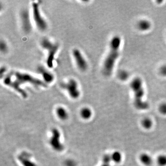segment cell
<instances>
[{"label":"cell","mask_w":166,"mask_h":166,"mask_svg":"<svg viewBox=\"0 0 166 166\" xmlns=\"http://www.w3.org/2000/svg\"><path fill=\"white\" fill-rule=\"evenodd\" d=\"M5 85L11 87L16 91L23 98L27 97L26 92L21 87L22 85L29 83L33 85L40 87H46L47 84L42 80L36 78L29 74L19 72H11L7 74L3 79Z\"/></svg>","instance_id":"6da1fadb"},{"label":"cell","mask_w":166,"mask_h":166,"mask_svg":"<svg viewBox=\"0 0 166 166\" xmlns=\"http://www.w3.org/2000/svg\"><path fill=\"white\" fill-rule=\"evenodd\" d=\"M121 43V38L117 36H114L111 40L109 51L104 61L102 68L103 74L106 76H110L113 73L115 63L119 57Z\"/></svg>","instance_id":"7a4b0ae2"},{"label":"cell","mask_w":166,"mask_h":166,"mask_svg":"<svg viewBox=\"0 0 166 166\" xmlns=\"http://www.w3.org/2000/svg\"><path fill=\"white\" fill-rule=\"evenodd\" d=\"M130 87L133 92L134 105L135 108L140 110L148 109L149 108V103L143 100L144 91L141 79L139 78H134L131 82Z\"/></svg>","instance_id":"3957f363"},{"label":"cell","mask_w":166,"mask_h":166,"mask_svg":"<svg viewBox=\"0 0 166 166\" xmlns=\"http://www.w3.org/2000/svg\"><path fill=\"white\" fill-rule=\"evenodd\" d=\"M41 45L43 49L48 51L47 65L49 68H52L53 66L54 56L59 49L58 44L52 42L47 38H43L41 41Z\"/></svg>","instance_id":"277c9868"},{"label":"cell","mask_w":166,"mask_h":166,"mask_svg":"<svg viewBox=\"0 0 166 166\" xmlns=\"http://www.w3.org/2000/svg\"><path fill=\"white\" fill-rule=\"evenodd\" d=\"M61 87L66 90L72 99H76L80 96V93L78 88L77 82L74 79H70L65 83L60 84Z\"/></svg>","instance_id":"5b68a950"},{"label":"cell","mask_w":166,"mask_h":166,"mask_svg":"<svg viewBox=\"0 0 166 166\" xmlns=\"http://www.w3.org/2000/svg\"><path fill=\"white\" fill-rule=\"evenodd\" d=\"M33 17L35 23L39 30L44 31L47 28V24L45 19L41 16L39 10V4L37 2H33L32 4Z\"/></svg>","instance_id":"8992f818"},{"label":"cell","mask_w":166,"mask_h":166,"mask_svg":"<svg viewBox=\"0 0 166 166\" xmlns=\"http://www.w3.org/2000/svg\"><path fill=\"white\" fill-rule=\"evenodd\" d=\"M60 132L57 128H53L51 130V136L50 140L51 147L55 151L62 152L64 150V146L61 141Z\"/></svg>","instance_id":"52a82bcc"},{"label":"cell","mask_w":166,"mask_h":166,"mask_svg":"<svg viewBox=\"0 0 166 166\" xmlns=\"http://www.w3.org/2000/svg\"><path fill=\"white\" fill-rule=\"evenodd\" d=\"M20 21L23 31L26 33H29L32 29V23L30 19L28 11L25 9L20 12Z\"/></svg>","instance_id":"ba28073f"},{"label":"cell","mask_w":166,"mask_h":166,"mask_svg":"<svg viewBox=\"0 0 166 166\" xmlns=\"http://www.w3.org/2000/svg\"><path fill=\"white\" fill-rule=\"evenodd\" d=\"M73 55L79 70L85 71L88 68V64L80 51L78 49L73 50Z\"/></svg>","instance_id":"9c48e42d"},{"label":"cell","mask_w":166,"mask_h":166,"mask_svg":"<svg viewBox=\"0 0 166 166\" xmlns=\"http://www.w3.org/2000/svg\"><path fill=\"white\" fill-rule=\"evenodd\" d=\"M32 156L27 152L21 153L18 156L19 161L23 166H37L34 161L31 160Z\"/></svg>","instance_id":"30bf717a"},{"label":"cell","mask_w":166,"mask_h":166,"mask_svg":"<svg viewBox=\"0 0 166 166\" xmlns=\"http://www.w3.org/2000/svg\"><path fill=\"white\" fill-rule=\"evenodd\" d=\"M37 72L42 75L45 83H50L53 81L54 79L53 75L42 66L38 67Z\"/></svg>","instance_id":"8fae6325"},{"label":"cell","mask_w":166,"mask_h":166,"mask_svg":"<svg viewBox=\"0 0 166 166\" xmlns=\"http://www.w3.org/2000/svg\"><path fill=\"white\" fill-rule=\"evenodd\" d=\"M56 113L59 119L62 120H66L68 118V113L67 110L62 107H59L56 110Z\"/></svg>","instance_id":"7c38bea8"},{"label":"cell","mask_w":166,"mask_h":166,"mask_svg":"<svg viewBox=\"0 0 166 166\" xmlns=\"http://www.w3.org/2000/svg\"><path fill=\"white\" fill-rule=\"evenodd\" d=\"M140 160L142 164L146 166H151L153 163V159L150 155L146 153L142 154L140 156Z\"/></svg>","instance_id":"4fadbf2b"},{"label":"cell","mask_w":166,"mask_h":166,"mask_svg":"<svg viewBox=\"0 0 166 166\" xmlns=\"http://www.w3.org/2000/svg\"><path fill=\"white\" fill-rule=\"evenodd\" d=\"M80 115L83 119L87 120L92 117V112L90 108L85 107L80 111Z\"/></svg>","instance_id":"5bb4252c"},{"label":"cell","mask_w":166,"mask_h":166,"mask_svg":"<svg viewBox=\"0 0 166 166\" xmlns=\"http://www.w3.org/2000/svg\"><path fill=\"white\" fill-rule=\"evenodd\" d=\"M138 29L142 31H147L150 28V22L146 19L140 20L138 22Z\"/></svg>","instance_id":"9a60e30c"},{"label":"cell","mask_w":166,"mask_h":166,"mask_svg":"<svg viewBox=\"0 0 166 166\" xmlns=\"http://www.w3.org/2000/svg\"><path fill=\"white\" fill-rule=\"evenodd\" d=\"M112 161L111 154H105L102 157V163L100 166H110L111 161Z\"/></svg>","instance_id":"2e32d148"},{"label":"cell","mask_w":166,"mask_h":166,"mask_svg":"<svg viewBox=\"0 0 166 166\" xmlns=\"http://www.w3.org/2000/svg\"><path fill=\"white\" fill-rule=\"evenodd\" d=\"M112 161L115 163H119L122 161V157L121 153L119 151H115L111 154Z\"/></svg>","instance_id":"e0dca14e"},{"label":"cell","mask_w":166,"mask_h":166,"mask_svg":"<svg viewBox=\"0 0 166 166\" xmlns=\"http://www.w3.org/2000/svg\"><path fill=\"white\" fill-rule=\"evenodd\" d=\"M142 125L145 129H150L152 126L153 122L150 119L145 118L142 121Z\"/></svg>","instance_id":"ac0fdd59"},{"label":"cell","mask_w":166,"mask_h":166,"mask_svg":"<svg viewBox=\"0 0 166 166\" xmlns=\"http://www.w3.org/2000/svg\"><path fill=\"white\" fill-rule=\"evenodd\" d=\"M129 77V74L127 71L125 70H121L118 73V77L122 81L127 80Z\"/></svg>","instance_id":"d6986e66"},{"label":"cell","mask_w":166,"mask_h":166,"mask_svg":"<svg viewBox=\"0 0 166 166\" xmlns=\"http://www.w3.org/2000/svg\"><path fill=\"white\" fill-rule=\"evenodd\" d=\"M157 163L159 166H166V156L161 155L157 158Z\"/></svg>","instance_id":"ffe728a7"},{"label":"cell","mask_w":166,"mask_h":166,"mask_svg":"<svg viewBox=\"0 0 166 166\" xmlns=\"http://www.w3.org/2000/svg\"><path fill=\"white\" fill-rule=\"evenodd\" d=\"M0 49H1L2 52L3 53L7 52V50H8V46L3 40H1V41Z\"/></svg>","instance_id":"44dd1931"},{"label":"cell","mask_w":166,"mask_h":166,"mask_svg":"<svg viewBox=\"0 0 166 166\" xmlns=\"http://www.w3.org/2000/svg\"><path fill=\"white\" fill-rule=\"evenodd\" d=\"M64 164L65 166H76L77 165L76 162L72 159L67 160Z\"/></svg>","instance_id":"7402d4cb"},{"label":"cell","mask_w":166,"mask_h":166,"mask_svg":"<svg viewBox=\"0 0 166 166\" xmlns=\"http://www.w3.org/2000/svg\"><path fill=\"white\" fill-rule=\"evenodd\" d=\"M160 112L163 115H166V103H162L159 108Z\"/></svg>","instance_id":"603a6c76"},{"label":"cell","mask_w":166,"mask_h":166,"mask_svg":"<svg viewBox=\"0 0 166 166\" xmlns=\"http://www.w3.org/2000/svg\"><path fill=\"white\" fill-rule=\"evenodd\" d=\"M160 73L163 76H166V65H164L161 67Z\"/></svg>","instance_id":"cb8c5ba5"},{"label":"cell","mask_w":166,"mask_h":166,"mask_svg":"<svg viewBox=\"0 0 166 166\" xmlns=\"http://www.w3.org/2000/svg\"><path fill=\"white\" fill-rule=\"evenodd\" d=\"M6 72V68L4 67H2L1 68V71H0V74H1V78H2V76L4 75Z\"/></svg>","instance_id":"d4e9b609"}]
</instances>
